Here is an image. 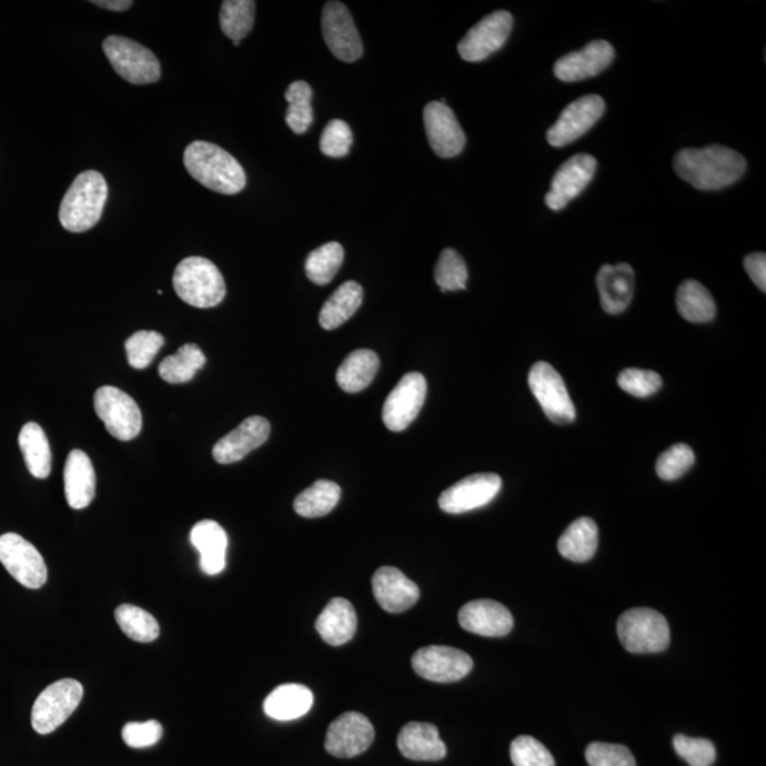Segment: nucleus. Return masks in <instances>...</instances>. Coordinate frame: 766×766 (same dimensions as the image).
<instances>
[{"label":"nucleus","mask_w":766,"mask_h":766,"mask_svg":"<svg viewBox=\"0 0 766 766\" xmlns=\"http://www.w3.org/2000/svg\"><path fill=\"white\" fill-rule=\"evenodd\" d=\"M191 543L201 554V570L218 575L226 566L228 534L216 521L204 520L191 531Z\"/></svg>","instance_id":"a878e982"},{"label":"nucleus","mask_w":766,"mask_h":766,"mask_svg":"<svg viewBox=\"0 0 766 766\" xmlns=\"http://www.w3.org/2000/svg\"><path fill=\"white\" fill-rule=\"evenodd\" d=\"M596 283L602 309L607 314H621L631 305L635 294V272L629 264L602 265Z\"/></svg>","instance_id":"b1692460"},{"label":"nucleus","mask_w":766,"mask_h":766,"mask_svg":"<svg viewBox=\"0 0 766 766\" xmlns=\"http://www.w3.org/2000/svg\"><path fill=\"white\" fill-rule=\"evenodd\" d=\"M165 344V339L155 331H138L125 341L128 364L135 370H145Z\"/></svg>","instance_id":"79ce46f5"},{"label":"nucleus","mask_w":766,"mask_h":766,"mask_svg":"<svg viewBox=\"0 0 766 766\" xmlns=\"http://www.w3.org/2000/svg\"><path fill=\"white\" fill-rule=\"evenodd\" d=\"M380 371V356L371 350L352 352L336 371V382L342 391L357 393L366 390Z\"/></svg>","instance_id":"c756f323"},{"label":"nucleus","mask_w":766,"mask_h":766,"mask_svg":"<svg viewBox=\"0 0 766 766\" xmlns=\"http://www.w3.org/2000/svg\"><path fill=\"white\" fill-rule=\"evenodd\" d=\"M102 50L117 74L132 84H151L161 79L160 60L134 40L110 36L102 43Z\"/></svg>","instance_id":"423d86ee"},{"label":"nucleus","mask_w":766,"mask_h":766,"mask_svg":"<svg viewBox=\"0 0 766 766\" xmlns=\"http://www.w3.org/2000/svg\"><path fill=\"white\" fill-rule=\"evenodd\" d=\"M617 383L623 391L636 397H647L655 395L662 387V377L653 371L637 370L631 367L621 372Z\"/></svg>","instance_id":"09e8293b"},{"label":"nucleus","mask_w":766,"mask_h":766,"mask_svg":"<svg viewBox=\"0 0 766 766\" xmlns=\"http://www.w3.org/2000/svg\"><path fill=\"white\" fill-rule=\"evenodd\" d=\"M93 463L83 451H71L64 467V493L71 508L89 507L95 495Z\"/></svg>","instance_id":"393cba45"},{"label":"nucleus","mask_w":766,"mask_h":766,"mask_svg":"<svg viewBox=\"0 0 766 766\" xmlns=\"http://www.w3.org/2000/svg\"><path fill=\"white\" fill-rule=\"evenodd\" d=\"M617 636L627 652L636 655L666 651L671 645V627L661 612L648 607L629 609L617 621Z\"/></svg>","instance_id":"39448f33"},{"label":"nucleus","mask_w":766,"mask_h":766,"mask_svg":"<svg viewBox=\"0 0 766 766\" xmlns=\"http://www.w3.org/2000/svg\"><path fill=\"white\" fill-rule=\"evenodd\" d=\"M173 289L179 299L196 309H212L226 298L222 273L203 258H188L177 265Z\"/></svg>","instance_id":"20e7f679"},{"label":"nucleus","mask_w":766,"mask_h":766,"mask_svg":"<svg viewBox=\"0 0 766 766\" xmlns=\"http://www.w3.org/2000/svg\"><path fill=\"white\" fill-rule=\"evenodd\" d=\"M677 175L699 191H718L743 178L747 161L737 151L723 145L703 150H683L674 158Z\"/></svg>","instance_id":"f257e3e1"},{"label":"nucleus","mask_w":766,"mask_h":766,"mask_svg":"<svg viewBox=\"0 0 766 766\" xmlns=\"http://www.w3.org/2000/svg\"><path fill=\"white\" fill-rule=\"evenodd\" d=\"M91 3L102 9L112 10V12H124L132 7L130 0H94Z\"/></svg>","instance_id":"603ef678"},{"label":"nucleus","mask_w":766,"mask_h":766,"mask_svg":"<svg viewBox=\"0 0 766 766\" xmlns=\"http://www.w3.org/2000/svg\"><path fill=\"white\" fill-rule=\"evenodd\" d=\"M473 666V658L467 653L448 646L422 647L412 657V667L417 676L433 683L462 681Z\"/></svg>","instance_id":"ddd939ff"},{"label":"nucleus","mask_w":766,"mask_h":766,"mask_svg":"<svg viewBox=\"0 0 766 766\" xmlns=\"http://www.w3.org/2000/svg\"><path fill=\"white\" fill-rule=\"evenodd\" d=\"M375 729L364 714L349 712L330 725L325 749L332 757L354 758L364 754L374 743Z\"/></svg>","instance_id":"4468645a"},{"label":"nucleus","mask_w":766,"mask_h":766,"mask_svg":"<svg viewBox=\"0 0 766 766\" xmlns=\"http://www.w3.org/2000/svg\"><path fill=\"white\" fill-rule=\"evenodd\" d=\"M372 589L383 611L401 613L411 609L419 601L421 591L415 582L393 566H382L372 578Z\"/></svg>","instance_id":"5701e85b"},{"label":"nucleus","mask_w":766,"mask_h":766,"mask_svg":"<svg viewBox=\"0 0 766 766\" xmlns=\"http://www.w3.org/2000/svg\"><path fill=\"white\" fill-rule=\"evenodd\" d=\"M677 309L689 323H709L717 313V306L709 291L696 280H687L678 288Z\"/></svg>","instance_id":"72a5a7b5"},{"label":"nucleus","mask_w":766,"mask_h":766,"mask_svg":"<svg viewBox=\"0 0 766 766\" xmlns=\"http://www.w3.org/2000/svg\"><path fill=\"white\" fill-rule=\"evenodd\" d=\"M502 485V477L497 474H473L443 492L439 497V507L448 514H463L482 508L497 497Z\"/></svg>","instance_id":"2eb2a0df"},{"label":"nucleus","mask_w":766,"mask_h":766,"mask_svg":"<svg viewBox=\"0 0 766 766\" xmlns=\"http://www.w3.org/2000/svg\"><path fill=\"white\" fill-rule=\"evenodd\" d=\"M183 163L193 179L222 195H236L246 187V173L236 158L211 142H192L183 153Z\"/></svg>","instance_id":"f03ea898"},{"label":"nucleus","mask_w":766,"mask_h":766,"mask_svg":"<svg viewBox=\"0 0 766 766\" xmlns=\"http://www.w3.org/2000/svg\"><path fill=\"white\" fill-rule=\"evenodd\" d=\"M596 160L589 153H578L556 171L551 191L545 195L546 206L561 211L572 199L579 196L596 172Z\"/></svg>","instance_id":"a211bd4d"},{"label":"nucleus","mask_w":766,"mask_h":766,"mask_svg":"<svg viewBox=\"0 0 766 766\" xmlns=\"http://www.w3.org/2000/svg\"><path fill=\"white\" fill-rule=\"evenodd\" d=\"M311 689L301 684H283L274 688L264 702V713L278 722H291L303 717L313 707Z\"/></svg>","instance_id":"c85d7f7f"},{"label":"nucleus","mask_w":766,"mask_h":766,"mask_svg":"<svg viewBox=\"0 0 766 766\" xmlns=\"http://www.w3.org/2000/svg\"><path fill=\"white\" fill-rule=\"evenodd\" d=\"M745 272L755 285L765 293L766 290V255L765 253L748 254L744 260Z\"/></svg>","instance_id":"3c124183"},{"label":"nucleus","mask_w":766,"mask_h":766,"mask_svg":"<svg viewBox=\"0 0 766 766\" xmlns=\"http://www.w3.org/2000/svg\"><path fill=\"white\" fill-rule=\"evenodd\" d=\"M26 467L36 478H48L51 473V451L49 439L38 423H26L19 434Z\"/></svg>","instance_id":"473e14b6"},{"label":"nucleus","mask_w":766,"mask_h":766,"mask_svg":"<svg viewBox=\"0 0 766 766\" xmlns=\"http://www.w3.org/2000/svg\"><path fill=\"white\" fill-rule=\"evenodd\" d=\"M115 621L121 631L132 641L151 643L160 636V625L155 617L141 607L121 605L115 609Z\"/></svg>","instance_id":"58836bf2"},{"label":"nucleus","mask_w":766,"mask_h":766,"mask_svg":"<svg viewBox=\"0 0 766 766\" xmlns=\"http://www.w3.org/2000/svg\"><path fill=\"white\" fill-rule=\"evenodd\" d=\"M83 694V686L73 678H63L50 684L34 702L32 709L34 732L40 735L56 732L79 707Z\"/></svg>","instance_id":"0eeeda50"},{"label":"nucleus","mask_w":766,"mask_h":766,"mask_svg":"<svg viewBox=\"0 0 766 766\" xmlns=\"http://www.w3.org/2000/svg\"><path fill=\"white\" fill-rule=\"evenodd\" d=\"M427 383L419 372H411L386 397L382 409V421L391 432H403L411 426L425 405Z\"/></svg>","instance_id":"9b49d317"},{"label":"nucleus","mask_w":766,"mask_h":766,"mask_svg":"<svg viewBox=\"0 0 766 766\" xmlns=\"http://www.w3.org/2000/svg\"><path fill=\"white\" fill-rule=\"evenodd\" d=\"M352 141V131L349 124L342 120H332L326 124L321 135L320 150L326 157L342 158L350 153Z\"/></svg>","instance_id":"49530a36"},{"label":"nucleus","mask_w":766,"mask_h":766,"mask_svg":"<svg viewBox=\"0 0 766 766\" xmlns=\"http://www.w3.org/2000/svg\"><path fill=\"white\" fill-rule=\"evenodd\" d=\"M597 527L594 520L582 517L570 525L558 541V551L572 562H586L594 558L597 550Z\"/></svg>","instance_id":"2f4dec72"},{"label":"nucleus","mask_w":766,"mask_h":766,"mask_svg":"<svg viewBox=\"0 0 766 766\" xmlns=\"http://www.w3.org/2000/svg\"><path fill=\"white\" fill-rule=\"evenodd\" d=\"M528 383L531 392L550 421L556 425H568L575 421L576 411L562 376L546 362H536L531 367Z\"/></svg>","instance_id":"1a4fd4ad"},{"label":"nucleus","mask_w":766,"mask_h":766,"mask_svg":"<svg viewBox=\"0 0 766 766\" xmlns=\"http://www.w3.org/2000/svg\"><path fill=\"white\" fill-rule=\"evenodd\" d=\"M694 460L696 456H694L692 447L683 443L676 444L657 458L656 472L658 477L666 480V482L681 478L693 467Z\"/></svg>","instance_id":"c03bdc74"},{"label":"nucleus","mask_w":766,"mask_h":766,"mask_svg":"<svg viewBox=\"0 0 766 766\" xmlns=\"http://www.w3.org/2000/svg\"><path fill=\"white\" fill-rule=\"evenodd\" d=\"M426 135L432 150L441 158L457 157L466 145V135L452 109L441 101H432L423 112Z\"/></svg>","instance_id":"6ab92c4d"},{"label":"nucleus","mask_w":766,"mask_h":766,"mask_svg":"<svg viewBox=\"0 0 766 766\" xmlns=\"http://www.w3.org/2000/svg\"><path fill=\"white\" fill-rule=\"evenodd\" d=\"M605 112V101L596 94L581 97L571 102L554 127L546 132V140L556 148L572 144L585 135L601 120Z\"/></svg>","instance_id":"dca6fc26"},{"label":"nucleus","mask_w":766,"mask_h":766,"mask_svg":"<svg viewBox=\"0 0 766 766\" xmlns=\"http://www.w3.org/2000/svg\"><path fill=\"white\" fill-rule=\"evenodd\" d=\"M458 623L464 631L484 637L507 636L514 627L511 612L498 602L477 599L468 602L458 612Z\"/></svg>","instance_id":"4be33fe9"},{"label":"nucleus","mask_w":766,"mask_h":766,"mask_svg":"<svg viewBox=\"0 0 766 766\" xmlns=\"http://www.w3.org/2000/svg\"><path fill=\"white\" fill-rule=\"evenodd\" d=\"M513 17L507 10H497L480 20L458 43V54L470 63L485 60L503 48L513 30Z\"/></svg>","instance_id":"f8f14e48"},{"label":"nucleus","mask_w":766,"mask_h":766,"mask_svg":"<svg viewBox=\"0 0 766 766\" xmlns=\"http://www.w3.org/2000/svg\"><path fill=\"white\" fill-rule=\"evenodd\" d=\"M397 747L403 757L412 760H441L447 754L436 725L429 723L406 724L397 737Z\"/></svg>","instance_id":"bb28decb"},{"label":"nucleus","mask_w":766,"mask_h":766,"mask_svg":"<svg viewBox=\"0 0 766 766\" xmlns=\"http://www.w3.org/2000/svg\"><path fill=\"white\" fill-rule=\"evenodd\" d=\"M356 626L354 606L344 597H334L315 622L320 636L331 646H342L349 643L355 635Z\"/></svg>","instance_id":"cd10ccee"},{"label":"nucleus","mask_w":766,"mask_h":766,"mask_svg":"<svg viewBox=\"0 0 766 766\" xmlns=\"http://www.w3.org/2000/svg\"><path fill=\"white\" fill-rule=\"evenodd\" d=\"M0 562L20 585L29 589H40L48 581V566L42 554L19 534L0 536Z\"/></svg>","instance_id":"9d476101"},{"label":"nucleus","mask_w":766,"mask_h":766,"mask_svg":"<svg viewBox=\"0 0 766 766\" xmlns=\"http://www.w3.org/2000/svg\"><path fill=\"white\" fill-rule=\"evenodd\" d=\"M585 755L589 766H637L625 745L594 743L586 748Z\"/></svg>","instance_id":"de8ad7c7"},{"label":"nucleus","mask_w":766,"mask_h":766,"mask_svg":"<svg viewBox=\"0 0 766 766\" xmlns=\"http://www.w3.org/2000/svg\"><path fill=\"white\" fill-rule=\"evenodd\" d=\"M97 416L107 432L121 442L132 441L142 429V413L128 393L115 386H101L94 395Z\"/></svg>","instance_id":"6e6552de"},{"label":"nucleus","mask_w":766,"mask_h":766,"mask_svg":"<svg viewBox=\"0 0 766 766\" xmlns=\"http://www.w3.org/2000/svg\"><path fill=\"white\" fill-rule=\"evenodd\" d=\"M341 498V487L329 480H319L298 495L295 513L305 518H319L330 514Z\"/></svg>","instance_id":"f704fd0d"},{"label":"nucleus","mask_w":766,"mask_h":766,"mask_svg":"<svg viewBox=\"0 0 766 766\" xmlns=\"http://www.w3.org/2000/svg\"><path fill=\"white\" fill-rule=\"evenodd\" d=\"M285 100L289 102L285 122L295 134H304L314 121L313 89L305 81H294L285 91Z\"/></svg>","instance_id":"e433bc0d"},{"label":"nucleus","mask_w":766,"mask_h":766,"mask_svg":"<svg viewBox=\"0 0 766 766\" xmlns=\"http://www.w3.org/2000/svg\"><path fill=\"white\" fill-rule=\"evenodd\" d=\"M204 364L206 356L198 345H182L177 354L167 356L161 362L160 376L168 383H187L195 377Z\"/></svg>","instance_id":"c9c22d12"},{"label":"nucleus","mask_w":766,"mask_h":766,"mask_svg":"<svg viewBox=\"0 0 766 766\" xmlns=\"http://www.w3.org/2000/svg\"><path fill=\"white\" fill-rule=\"evenodd\" d=\"M255 3L252 0H226L221 9L222 32L233 40L234 46L252 32Z\"/></svg>","instance_id":"ea45409f"},{"label":"nucleus","mask_w":766,"mask_h":766,"mask_svg":"<svg viewBox=\"0 0 766 766\" xmlns=\"http://www.w3.org/2000/svg\"><path fill=\"white\" fill-rule=\"evenodd\" d=\"M270 432H272V427H270L268 419L250 416L214 444L213 458L219 464L238 463L268 442Z\"/></svg>","instance_id":"412c9836"},{"label":"nucleus","mask_w":766,"mask_h":766,"mask_svg":"<svg viewBox=\"0 0 766 766\" xmlns=\"http://www.w3.org/2000/svg\"><path fill=\"white\" fill-rule=\"evenodd\" d=\"M434 279L442 291L464 290L467 285L468 272L466 262L456 250L444 249L437 260Z\"/></svg>","instance_id":"a19ab883"},{"label":"nucleus","mask_w":766,"mask_h":766,"mask_svg":"<svg viewBox=\"0 0 766 766\" xmlns=\"http://www.w3.org/2000/svg\"><path fill=\"white\" fill-rule=\"evenodd\" d=\"M615 59V49L606 40H595L586 44L584 49L572 51V53L564 56L554 65V73L556 79L566 81V83H574V81H582L591 79L601 74L612 64Z\"/></svg>","instance_id":"aec40b11"},{"label":"nucleus","mask_w":766,"mask_h":766,"mask_svg":"<svg viewBox=\"0 0 766 766\" xmlns=\"http://www.w3.org/2000/svg\"><path fill=\"white\" fill-rule=\"evenodd\" d=\"M674 749L689 766H712L717 750L709 739L692 738L678 734L673 739Z\"/></svg>","instance_id":"a18cd8bd"},{"label":"nucleus","mask_w":766,"mask_h":766,"mask_svg":"<svg viewBox=\"0 0 766 766\" xmlns=\"http://www.w3.org/2000/svg\"><path fill=\"white\" fill-rule=\"evenodd\" d=\"M364 300V290L356 281H346L329 300L320 313V324L324 330L339 329L360 310Z\"/></svg>","instance_id":"7c9ffc66"},{"label":"nucleus","mask_w":766,"mask_h":766,"mask_svg":"<svg viewBox=\"0 0 766 766\" xmlns=\"http://www.w3.org/2000/svg\"><path fill=\"white\" fill-rule=\"evenodd\" d=\"M344 263V248L340 243L330 242L315 249L305 260V274L316 285L331 283Z\"/></svg>","instance_id":"4c0bfd02"},{"label":"nucleus","mask_w":766,"mask_h":766,"mask_svg":"<svg viewBox=\"0 0 766 766\" xmlns=\"http://www.w3.org/2000/svg\"><path fill=\"white\" fill-rule=\"evenodd\" d=\"M323 34L332 54L345 63H354L364 54V46L349 9L341 2H329L323 10Z\"/></svg>","instance_id":"f3484780"},{"label":"nucleus","mask_w":766,"mask_h":766,"mask_svg":"<svg viewBox=\"0 0 766 766\" xmlns=\"http://www.w3.org/2000/svg\"><path fill=\"white\" fill-rule=\"evenodd\" d=\"M109 187L97 171L80 173L71 183L60 204V223L71 233H83L100 222L104 211Z\"/></svg>","instance_id":"7ed1b4c3"},{"label":"nucleus","mask_w":766,"mask_h":766,"mask_svg":"<svg viewBox=\"0 0 766 766\" xmlns=\"http://www.w3.org/2000/svg\"><path fill=\"white\" fill-rule=\"evenodd\" d=\"M510 757L514 766H555L548 748L530 735H521L511 743Z\"/></svg>","instance_id":"37998d69"},{"label":"nucleus","mask_w":766,"mask_h":766,"mask_svg":"<svg viewBox=\"0 0 766 766\" xmlns=\"http://www.w3.org/2000/svg\"><path fill=\"white\" fill-rule=\"evenodd\" d=\"M162 725L155 719L145 723H128L122 728V739L131 748H148L162 738Z\"/></svg>","instance_id":"8fccbe9b"}]
</instances>
